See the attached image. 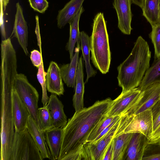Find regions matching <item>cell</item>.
Returning a JSON list of instances; mask_svg holds the SVG:
<instances>
[{"label":"cell","instance_id":"obj_19","mask_svg":"<svg viewBox=\"0 0 160 160\" xmlns=\"http://www.w3.org/2000/svg\"><path fill=\"white\" fill-rule=\"evenodd\" d=\"M85 0H70L60 10L57 17V26L61 29L69 23L82 6Z\"/></svg>","mask_w":160,"mask_h":160},{"label":"cell","instance_id":"obj_28","mask_svg":"<svg viewBox=\"0 0 160 160\" xmlns=\"http://www.w3.org/2000/svg\"><path fill=\"white\" fill-rule=\"evenodd\" d=\"M118 116H119L109 117L106 114L92 130L88 138L87 142H91L94 140Z\"/></svg>","mask_w":160,"mask_h":160},{"label":"cell","instance_id":"obj_22","mask_svg":"<svg viewBox=\"0 0 160 160\" xmlns=\"http://www.w3.org/2000/svg\"><path fill=\"white\" fill-rule=\"evenodd\" d=\"M142 10L151 26L160 23V0H144Z\"/></svg>","mask_w":160,"mask_h":160},{"label":"cell","instance_id":"obj_32","mask_svg":"<svg viewBox=\"0 0 160 160\" xmlns=\"http://www.w3.org/2000/svg\"><path fill=\"white\" fill-rule=\"evenodd\" d=\"M31 7L35 11L39 13H44L48 7L49 3L47 0H28Z\"/></svg>","mask_w":160,"mask_h":160},{"label":"cell","instance_id":"obj_7","mask_svg":"<svg viewBox=\"0 0 160 160\" xmlns=\"http://www.w3.org/2000/svg\"><path fill=\"white\" fill-rule=\"evenodd\" d=\"M121 118L112 128L98 141L95 142H87L83 145L79 160H103L110 143L114 137L120 133L119 127Z\"/></svg>","mask_w":160,"mask_h":160},{"label":"cell","instance_id":"obj_30","mask_svg":"<svg viewBox=\"0 0 160 160\" xmlns=\"http://www.w3.org/2000/svg\"><path fill=\"white\" fill-rule=\"evenodd\" d=\"M38 68L37 78L41 86L42 90V102L43 106H46L49 102V97L48 96L47 93L45 79L46 72L44 71L43 62L39 66Z\"/></svg>","mask_w":160,"mask_h":160},{"label":"cell","instance_id":"obj_27","mask_svg":"<svg viewBox=\"0 0 160 160\" xmlns=\"http://www.w3.org/2000/svg\"><path fill=\"white\" fill-rule=\"evenodd\" d=\"M160 160V139L147 144L142 160Z\"/></svg>","mask_w":160,"mask_h":160},{"label":"cell","instance_id":"obj_8","mask_svg":"<svg viewBox=\"0 0 160 160\" xmlns=\"http://www.w3.org/2000/svg\"><path fill=\"white\" fill-rule=\"evenodd\" d=\"M160 95V82L149 86L141 92L135 103L126 114L135 115L151 109L158 101Z\"/></svg>","mask_w":160,"mask_h":160},{"label":"cell","instance_id":"obj_5","mask_svg":"<svg viewBox=\"0 0 160 160\" xmlns=\"http://www.w3.org/2000/svg\"><path fill=\"white\" fill-rule=\"evenodd\" d=\"M42 154L27 128L15 131L10 160H42Z\"/></svg>","mask_w":160,"mask_h":160},{"label":"cell","instance_id":"obj_33","mask_svg":"<svg viewBox=\"0 0 160 160\" xmlns=\"http://www.w3.org/2000/svg\"><path fill=\"white\" fill-rule=\"evenodd\" d=\"M153 132L160 126V100L158 101L151 108Z\"/></svg>","mask_w":160,"mask_h":160},{"label":"cell","instance_id":"obj_40","mask_svg":"<svg viewBox=\"0 0 160 160\" xmlns=\"http://www.w3.org/2000/svg\"><path fill=\"white\" fill-rule=\"evenodd\" d=\"M158 100H160V95L159 97Z\"/></svg>","mask_w":160,"mask_h":160},{"label":"cell","instance_id":"obj_13","mask_svg":"<svg viewBox=\"0 0 160 160\" xmlns=\"http://www.w3.org/2000/svg\"><path fill=\"white\" fill-rule=\"evenodd\" d=\"M149 141L144 134L133 133L122 160H142L145 147Z\"/></svg>","mask_w":160,"mask_h":160},{"label":"cell","instance_id":"obj_18","mask_svg":"<svg viewBox=\"0 0 160 160\" xmlns=\"http://www.w3.org/2000/svg\"><path fill=\"white\" fill-rule=\"evenodd\" d=\"M27 128L43 158L53 160L46 141L44 132L40 129L30 115L29 118Z\"/></svg>","mask_w":160,"mask_h":160},{"label":"cell","instance_id":"obj_26","mask_svg":"<svg viewBox=\"0 0 160 160\" xmlns=\"http://www.w3.org/2000/svg\"><path fill=\"white\" fill-rule=\"evenodd\" d=\"M132 133H123L114 137L113 160H122Z\"/></svg>","mask_w":160,"mask_h":160},{"label":"cell","instance_id":"obj_4","mask_svg":"<svg viewBox=\"0 0 160 160\" xmlns=\"http://www.w3.org/2000/svg\"><path fill=\"white\" fill-rule=\"evenodd\" d=\"M13 92L0 91V160H10V159L15 132L12 111Z\"/></svg>","mask_w":160,"mask_h":160},{"label":"cell","instance_id":"obj_6","mask_svg":"<svg viewBox=\"0 0 160 160\" xmlns=\"http://www.w3.org/2000/svg\"><path fill=\"white\" fill-rule=\"evenodd\" d=\"M14 89L28 108L30 115L42 130L38 116L39 94L36 88L29 82L23 74H18L15 80Z\"/></svg>","mask_w":160,"mask_h":160},{"label":"cell","instance_id":"obj_2","mask_svg":"<svg viewBox=\"0 0 160 160\" xmlns=\"http://www.w3.org/2000/svg\"><path fill=\"white\" fill-rule=\"evenodd\" d=\"M151 52L148 42L139 36L128 58L118 67V85L124 93L138 87L150 67Z\"/></svg>","mask_w":160,"mask_h":160},{"label":"cell","instance_id":"obj_29","mask_svg":"<svg viewBox=\"0 0 160 160\" xmlns=\"http://www.w3.org/2000/svg\"><path fill=\"white\" fill-rule=\"evenodd\" d=\"M38 116L42 130L43 132L53 128L51 116L47 105L38 108Z\"/></svg>","mask_w":160,"mask_h":160},{"label":"cell","instance_id":"obj_1","mask_svg":"<svg viewBox=\"0 0 160 160\" xmlns=\"http://www.w3.org/2000/svg\"><path fill=\"white\" fill-rule=\"evenodd\" d=\"M112 101L109 98L98 100L90 107L75 112L62 127L58 160H79L83 146L95 127L107 114Z\"/></svg>","mask_w":160,"mask_h":160},{"label":"cell","instance_id":"obj_37","mask_svg":"<svg viewBox=\"0 0 160 160\" xmlns=\"http://www.w3.org/2000/svg\"><path fill=\"white\" fill-rule=\"evenodd\" d=\"M36 26L35 29V32L37 35V39L38 41V45L40 48L41 51V45L40 42V34L39 27V17L38 15H36L35 16Z\"/></svg>","mask_w":160,"mask_h":160},{"label":"cell","instance_id":"obj_10","mask_svg":"<svg viewBox=\"0 0 160 160\" xmlns=\"http://www.w3.org/2000/svg\"><path fill=\"white\" fill-rule=\"evenodd\" d=\"M153 132L152 115L151 109L135 115L122 133H141L150 140Z\"/></svg>","mask_w":160,"mask_h":160},{"label":"cell","instance_id":"obj_9","mask_svg":"<svg viewBox=\"0 0 160 160\" xmlns=\"http://www.w3.org/2000/svg\"><path fill=\"white\" fill-rule=\"evenodd\" d=\"M141 92L137 87L121 93L112 101L107 115L111 117L122 116L125 115L135 103Z\"/></svg>","mask_w":160,"mask_h":160},{"label":"cell","instance_id":"obj_31","mask_svg":"<svg viewBox=\"0 0 160 160\" xmlns=\"http://www.w3.org/2000/svg\"><path fill=\"white\" fill-rule=\"evenodd\" d=\"M152 28L149 37L154 46L156 59L160 56V23L152 26Z\"/></svg>","mask_w":160,"mask_h":160},{"label":"cell","instance_id":"obj_17","mask_svg":"<svg viewBox=\"0 0 160 160\" xmlns=\"http://www.w3.org/2000/svg\"><path fill=\"white\" fill-rule=\"evenodd\" d=\"M80 41L77 42V47L75 50V53L71 60L70 62L62 65L60 67L61 73L62 80L68 87H76V76L79 60Z\"/></svg>","mask_w":160,"mask_h":160},{"label":"cell","instance_id":"obj_12","mask_svg":"<svg viewBox=\"0 0 160 160\" xmlns=\"http://www.w3.org/2000/svg\"><path fill=\"white\" fill-rule=\"evenodd\" d=\"M132 3L131 0H114L113 3L117 15L118 27L122 33L128 35L130 34L132 29Z\"/></svg>","mask_w":160,"mask_h":160},{"label":"cell","instance_id":"obj_36","mask_svg":"<svg viewBox=\"0 0 160 160\" xmlns=\"http://www.w3.org/2000/svg\"><path fill=\"white\" fill-rule=\"evenodd\" d=\"M121 117V116L118 117L112 122L100 133V134L94 140L91 142H95L99 140L101 138H102L104 135L107 133L114 126V125L120 119Z\"/></svg>","mask_w":160,"mask_h":160},{"label":"cell","instance_id":"obj_14","mask_svg":"<svg viewBox=\"0 0 160 160\" xmlns=\"http://www.w3.org/2000/svg\"><path fill=\"white\" fill-rule=\"evenodd\" d=\"M16 12L15 15L13 33L26 55L28 54V27L24 18L22 8L19 2L16 5Z\"/></svg>","mask_w":160,"mask_h":160},{"label":"cell","instance_id":"obj_20","mask_svg":"<svg viewBox=\"0 0 160 160\" xmlns=\"http://www.w3.org/2000/svg\"><path fill=\"white\" fill-rule=\"evenodd\" d=\"M84 73L82 59L81 57L78 60L76 76L75 92L73 98V105L75 112L84 108L83 95L84 83L83 81Z\"/></svg>","mask_w":160,"mask_h":160},{"label":"cell","instance_id":"obj_38","mask_svg":"<svg viewBox=\"0 0 160 160\" xmlns=\"http://www.w3.org/2000/svg\"><path fill=\"white\" fill-rule=\"evenodd\" d=\"M160 139V126L153 132L150 140V142H154Z\"/></svg>","mask_w":160,"mask_h":160},{"label":"cell","instance_id":"obj_39","mask_svg":"<svg viewBox=\"0 0 160 160\" xmlns=\"http://www.w3.org/2000/svg\"><path fill=\"white\" fill-rule=\"evenodd\" d=\"M132 3L135 4L140 7L142 9V8L144 0H131Z\"/></svg>","mask_w":160,"mask_h":160},{"label":"cell","instance_id":"obj_35","mask_svg":"<svg viewBox=\"0 0 160 160\" xmlns=\"http://www.w3.org/2000/svg\"><path fill=\"white\" fill-rule=\"evenodd\" d=\"M114 143V138L107 148L103 160H113Z\"/></svg>","mask_w":160,"mask_h":160},{"label":"cell","instance_id":"obj_21","mask_svg":"<svg viewBox=\"0 0 160 160\" xmlns=\"http://www.w3.org/2000/svg\"><path fill=\"white\" fill-rule=\"evenodd\" d=\"M44 133L53 160H58L61 149L62 127L52 128L46 131Z\"/></svg>","mask_w":160,"mask_h":160},{"label":"cell","instance_id":"obj_15","mask_svg":"<svg viewBox=\"0 0 160 160\" xmlns=\"http://www.w3.org/2000/svg\"><path fill=\"white\" fill-rule=\"evenodd\" d=\"M45 79L47 89L48 92L59 96L63 95L64 88L60 67L55 62H50Z\"/></svg>","mask_w":160,"mask_h":160},{"label":"cell","instance_id":"obj_34","mask_svg":"<svg viewBox=\"0 0 160 160\" xmlns=\"http://www.w3.org/2000/svg\"><path fill=\"white\" fill-rule=\"evenodd\" d=\"M30 59L33 65L37 68L43 62L41 52L37 50L31 52Z\"/></svg>","mask_w":160,"mask_h":160},{"label":"cell","instance_id":"obj_11","mask_svg":"<svg viewBox=\"0 0 160 160\" xmlns=\"http://www.w3.org/2000/svg\"><path fill=\"white\" fill-rule=\"evenodd\" d=\"M12 111L15 132H20L27 129L30 114L16 91L13 89L12 95Z\"/></svg>","mask_w":160,"mask_h":160},{"label":"cell","instance_id":"obj_25","mask_svg":"<svg viewBox=\"0 0 160 160\" xmlns=\"http://www.w3.org/2000/svg\"><path fill=\"white\" fill-rule=\"evenodd\" d=\"M80 39L82 55L85 62L87 74V77L85 82H86L90 78L96 75L97 72L93 69L90 62V37L84 31H82L80 32Z\"/></svg>","mask_w":160,"mask_h":160},{"label":"cell","instance_id":"obj_23","mask_svg":"<svg viewBox=\"0 0 160 160\" xmlns=\"http://www.w3.org/2000/svg\"><path fill=\"white\" fill-rule=\"evenodd\" d=\"M158 82H160V56L155 59L138 87L142 91L149 86Z\"/></svg>","mask_w":160,"mask_h":160},{"label":"cell","instance_id":"obj_16","mask_svg":"<svg viewBox=\"0 0 160 160\" xmlns=\"http://www.w3.org/2000/svg\"><path fill=\"white\" fill-rule=\"evenodd\" d=\"M57 95L51 93L47 105L51 116L53 128L63 127L68 122L67 117L63 110V105Z\"/></svg>","mask_w":160,"mask_h":160},{"label":"cell","instance_id":"obj_3","mask_svg":"<svg viewBox=\"0 0 160 160\" xmlns=\"http://www.w3.org/2000/svg\"><path fill=\"white\" fill-rule=\"evenodd\" d=\"M90 43L92 63L102 73L106 74L110 67L111 53L106 21L103 13H98L94 18Z\"/></svg>","mask_w":160,"mask_h":160},{"label":"cell","instance_id":"obj_24","mask_svg":"<svg viewBox=\"0 0 160 160\" xmlns=\"http://www.w3.org/2000/svg\"><path fill=\"white\" fill-rule=\"evenodd\" d=\"M84 11V9L82 6L73 19L69 23L70 35L66 48L69 52L70 60L73 55L74 49L76 43L80 41L79 21L81 14Z\"/></svg>","mask_w":160,"mask_h":160}]
</instances>
